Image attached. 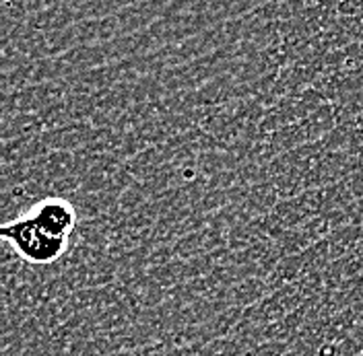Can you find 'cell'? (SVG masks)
Wrapping results in <instances>:
<instances>
[{
	"label": "cell",
	"mask_w": 363,
	"mask_h": 356,
	"mask_svg": "<svg viewBox=\"0 0 363 356\" xmlns=\"http://www.w3.org/2000/svg\"><path fill=\"white\" fill-rule=\"evenodd\" d=\"M27 214L48 233H52L54 237H60V239H70L74 224H77L74 208L65 198H45V200L38 202Z\"/></svg>",
	"instance_id": "obj_2"
},
{
	"label": "cell",
	"mask_w": 363,
	"mask_h": 356,
	"mask_svg": "<svg viewBox=\"0 0 363 356\" xmlns=\"http://www.w3.org/2000/svg\"><path fill=\"white\" fill-rule=\"evenodd\" d=\"M0 235L6 239V243L15 249V253L21 260L33 266H48L58 262L68 247V239L54 237L29 214H23L21 219L4 224L0 229Z\"/></svg>",
	"instance_id": "obj_1"
}]
</instances>
